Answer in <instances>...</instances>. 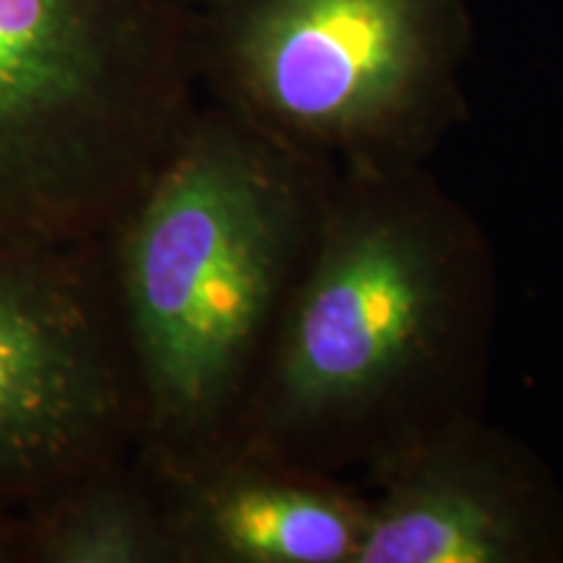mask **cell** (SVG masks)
Here are the masks:
<instances>
[{"mask_svg": "<svg viewBox=\"0 0 563 563\" xmlns=\"http://www.w3.org/2000/svg\"><path fill=\"white\" fill-rule=\"evenodd\" d=\"M493 319L488 235L428 167L336 175L235 449L368 481L485 415Z\"/></svg>", "mask_w": 563, "mask_h": 563, "instance_id": "obj_1", "label": "cell"}, {"mask_svg": "<svg viewBox=\"0 0 563 563\" xmlns=\"http://www.w3.org/2000/svg\"><path fill=\"white\" fill-rule=\"evenodd\" d=\"M336 173L199 102L102 258L154 477L235 449L245 410L319 243Z\"/></svg>", "mask_w": 563, "mask_h": 563, "instance_id": "obj_2", "label": "cell"}, {"mask_svg": "<svg viewBox=\"0 0 563 563\" xmlns=\"http://www.w3.org/2000/svg\"><path fill=\"white\" fill-rule=\"evenodd\" d=\"M199 0H0V238L81 243L199 104Z\"/></svg>", "mask_w": 563, "mask_h": 563, "instance_id": "obj_3", "label": "cell"}, {"mask_svg": "<svg viewBox=\"0 0 563 563\" xmlns=\"http://www.w3.org/2000/svg\"><path fill=\"white\" fill-rule=\"evenodd\" d=\"M467 0H199V91L336 175L428 167L467 121Z\"/></svg>", "mask_w": 563, "mask_h": 563, "instance_id": "obj_4", "label": "cell"}, {"mask_svg": "<svg viewBox=\"0 0 563 563\" xmlns=\"http://www.w3.org/2000/svg\"><path fill=\"white\" fill-rule=\"evenodd\" d=\"M139 399L100 238H0V506L136 452Z\"/></svg>", "mask_w": 563, "mask_h": 563, "instance_id": "obj_5", "label": "cell"}, {"mask_svg": "<svg viewBox=\"0 0 563 563\" xmlns=\"http://www.w3.org/2000/svg\"><path fill=\"white\" fill-rule=\"evenodd\" d=\"M357 563L563 561V498L522 441L464 418L365 481Z\"/></svg>", "mask_w": 563, "mask_h": 563, "instance_id": "obj_6", "label": "cell"}, {"mask_svg": "<svg viewBox=\"0 0 563 563\" xmlns=\"http://www.w3.org/2000/svg\"><path fill=\"white\" fill-rule=\"evenodd\" d=\"M154 481L178 563H357L371 522L365 485L238 449Z\"/></svg>", "mask_w": 563, "mask_h": 563, "instance_id": "obj_7", "label": "cell"}, {"mask_svg": "<svg viewBox=\"0 0 563 563\" xmlns=\"http://www.w3.org/2000/svg\"><path fill=\"white\" fill-rule=\"evenodd\" d=\"M19 517L24 563H178L159 485L136 454L55 483Z\"/></svg>", "mask_w": 563, "mask_h": 563, "instance_id": "obj_8", "label": "cell"}, {"mask_svg": "<svg viewBox=\"0 0 563 563\" xmlns=\"http://www.w3.org/2000/svg\"><path fill=\"white\" fill-rule=\"evenodd\" d=\"M0 563H24V534L19 509L0 506Z\"/></svg>", "mask_w": 563, "mask_h": 563, "instance_id": "obj_9", "label": "cell"}]
</instances>
